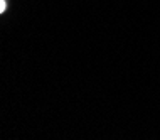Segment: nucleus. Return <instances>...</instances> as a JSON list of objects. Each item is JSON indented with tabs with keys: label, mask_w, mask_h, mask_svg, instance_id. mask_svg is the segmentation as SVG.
<instances>
[{
	"label": "nucleus",
	"mask_w": 160,
	"mask_h": 140,
	"mask_svg": "<svg viewBox=\"0 0 160 140\" xmlns=\"http://www.w3.org/2000/svg\"><path fill=\"white\" fill-rule=\"evenodd\" d=\"M5 7H7V0H2V5H0V10H5Z\"/></svg>",
	"instance_id": "obj_1"
}]
</instances>
